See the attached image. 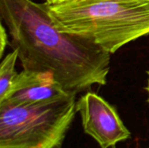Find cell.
Returning a JSON list of instances; mask_svg holds the SVG:
<instances>
[{
    "label": "cell",
    "instance_id": "1",
    "mask_svg": "<svg viewBox=\"0 0 149 148\" xmlns=\"http://www.w3.org/2000/svg\"><path fill=\"white\" fill-rule=\"evenodd\" d=\"M0 17L24 70L51 72L74 94L107 84L111 53L88 38L58 30L45 3L0 0Z\"/></svg>",
    "mask_w": 149,
    "mask_h": 148
},
{
    "label": "cell",
    "instance_id": "2",
    "mask_svg": "<svg viewBox=\"0 0 149 148\" xmlns=\"http://www.w3.org/2000/svg\"><path fill=\"white\" fill-rule=\"evenodd\" d=\"M45 5L58 30L88 38L111 54L149 34V0H74Z\"/></svg>",
    "mask_w": 149,
    "mask_h": 148
},
{
    "label": "cell",
    "instance_id": "3",
    "mask_svg": "<svg viewBox=\"0 0 149 148\" xmlns=\"http://www.w3.org/2000/svg\"><path fill=\"white\" fill-rule=\"evenodd\" d=\"M77 94L34 104L0 103V148H61Z\"/></svg>",
    "mask_w": 149,
    "mask_h": 148
},
{
    "label": "cell",
    "instance_id": "4",
    "mask_svg": "<svg viewBox=\"0 0 149 148\" xmlns=\"http://www.w3.org/2000/svg\"><path fill=\"white\" fill-rule=\"evenodd\" d=\"M82 126L101 148L114 147L131 137L116 109L95 92H88L77 100Z\"/></svg>",
    "mask_w": 149,
    "mask_h": 148
},
{
    "label": "cell",
    "instance_id": "5",
    "mask_svg": "<svg viewBox=\"0 0 149 148\" xmlns=\"http://www.w3.org/2000/svg\"><path fill=\"white\" fill-rule=\"evenodd\" d=\"M69 94L74 93L66 92L52 73L23 70L17 75L5 99L0 103L34 104L53 100Z\"/></svg>",
    "mask_w": 149,
    "mask_h": 148
},
{
    "label": "cell",
    "instance_id": "6",
    "mask_svg": "<svg viewBox=\"0 0 149 148\" xmlns=\"http://www.w3.org/2000/svg\"><path fill=\"white\" fill-rule=\"evenodd\" d=\"M18 58V52L13 50L8 53L1 62L0 65V102L7 97L11 85L18 74L16 71V63Z\"/></svg>",
    "mask_w": 149,
    "mask_h": 148
},
{
    "label": "cell",
    "instance_id": "7",
    "mask_svg": "<svg viewBox=\"0 0 149 148\" xmlns=\"http://www.w3.org/2000/svg\"><path fill=\"white\" fill-rule=\"evenodd\" d=\"M8 44H9V40H8L7 29H6L4 24L1 21V25H0V58H3V51Z\"/></svg>",
    "mask_w": 149,
    "mask_h": 148
},
{
    "label": "cell",
    "instance_id": "8",
    "mask_svg": "<svg viewBox=\"0 0 149 148\" xmlns=\"http://www.w3.org/2000/svg\"><path fill=\"white\" fill-rule=\"evenodd\" d=\"M71 1H74V0H45V3L48 4H58V3H62Z\"/></svg>",
    "mask_w": 149,
    "mask_h": 148
},
{
    "label": "cell",
    "instance_id": "9",
    "mask_svg": "<svg viewBox=\"0 0 149 148\" xmlns=\"http://www.w3.org/2000/svg\"><path fill=\"white\" fill-rule=\"evenodd\" d=\"M147 74H148V86H147V91H148V102H149V71L147 72Z\"/></svg>",
    "mask_w": 149,
    "mask_h": 148
}]
</instances>
